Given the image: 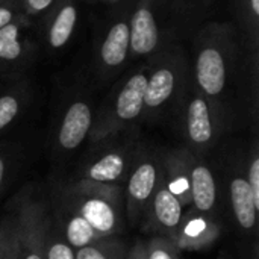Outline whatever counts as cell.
Segmentation results:
<instances>
[{
  "instance_id": "cell-1",
  "label": "cell",
  "mask_w": 259,
  "mask_h": 259,
  "mask_svg": "<svg viewBox=\"0 0 259 259\" xmlns=\"http://www.w3.org/2000/svg\"><path fill=\"white\" fill-rule=\"evenodd\" d=\"M241 47L243 38L229 23H208L194 36L190 62L193 82L220 106L241 65Z\"/></svg>"
},
{
  "instance_id": "cell-2",
  "label": "cell",
  "mask_w": 259,
  "mask_h": 259,
  "mask_svg": "<svg viewBox=\"0 0 259 259\" xmlns=\"http://www.w3.org/2000/svg\"><path fill=\"white\" fill-rule=\"evenodd\" d=\"M193 23V11L179 0H137L129 18L131 58L150 59L178 46Z\"/></svg>"
},
{
  "instance_id": "cell-3",
  "label": "cell",
  "mask_w": 259,
  "mask_h": 259,
  "mask_svg": "<svg viewBox=\"0 0 259 259\" xmlns=\"http://www.w3.org/2000/svg\"><path fill=\"white\" fill-rule=\"evenodd\" d=\"M144 93L143 114L152 115L165 108L173 99L182 97L191 77L190 59L182 46H173L152 56Z\"/></svg>"
},
{
  "instance_id": "cell-4",
  "label": "cell",
  "mask_w": 259,
  "mask_h": 259,
  "mask_svg": "<svg viewBox=\"0 0 259 259\" xmlns=\"http://www.w3.org/2000/svg\"><path fill=\"white\" fill-rule=\"evenodd\" d=\"M149 77V61L146 59L138 70L124 77L111 94L106 106L93 124L94 138L108 137L118 132L126 124L143 115L144 93Z\"/></svg>"
},
{
  "instance_id": "cell-5",
  "label": "cell",
  "mask_w": 259,
  "mask_h": 259,
  "mask_svg": "<svg viewBox=\"0 0 259 259\" xmlns=\"http://www.w3.org/2000/svg\"><path fill=\"white\" fill-rule=\"evenodd\" d=\"M76 212L83 217L100 238L112 237L120 228V188L82 179L73 188Z\"/></svg>"
},
{
  "instance_id": "cell-6",
  "label": "cell",
  "mask_w": 259,
  "mask_h": 259,
  "mask_svg": "<svg viewBox=\"0 0 259 259\" xmlns=\"http://www.w3.org/2000/svg\"><path fill=\"white\" fill-rule=\"evenodd\" d=\"M131 6L118 9V12L103 26L96 44V71L100 79L106 80L118 74L131 59Z\"/></svg>"
},
{
  "instance_id": "cell-7",
  "label": "cell",
  "mask_w": 259,
  "mask_h": 259,
  "mask_svg": "<svg viewBox=\"0 0 259 259\" xmlns=\"http://www.w3.org/2000/svg\"><path fill=\"white\" fill-rule=\"evenodd\" d=\"M182 97L185 99L184 124L190 143L197 149L208 147L222 127L223 108L200 93L193 77H190Z\"/></svg>"
},
{
  "instance_id": "cell-8",
  "label": "cell",
  "mask_w": 259,
  "mask_h": 259,
  "mask_svg": "<svg viewBox=\"0 0 259 259\" xmlns=\"http://www.w3.org/2000/svg\"><path fill=\"white\" fill-rule=\"evenodd\" d=\"M15 259H46L49 219L39 202H27L14 219Z\"/></svg>"
},
{
  "instance_id": "cell-9",
  "label": "cell",
  "mask_w": 259,
  "mask_h": 259,
  "mask_svg": "<svg viewBox=\"0 0 259 259\" xmlns=\"http://www.w3.org/2000/svg\"><path fill=\"white\" fill-rule=\"evenodd\" d=\"M27 18L20 17L0 29V71H14L32 59L33 42L24 29Z\"/></svg>"
},
{
  "instance_id": "cell-10",
  "label": "cell",
  "mask_w": 259,
  "mask_h": 259,
  "mask_svg": "<svg viewBox=\"0 0 259 259\" xmlns=\"http://www.w3.org/2000/svg\"><path fill=\"white\" fill-rule=\"evenodd\" d=\"M93 108L87 100L77 99L68 105L65 109L59 131L58 143L64 150L77 149L93 127Z\"/></svg>"
},
{
  "instance_id": "cell-11",
  "label": "cell",
  "mask_w": 259,
  "mask_h": 259,
  "mask_svg": "<svg viewBox=\"0 0 259 259\" xmlns=\"http://www.w3.org/2000/svg\"><path fill=\"white\" fill-rule=\"evenodd\" d=\"M159 170L153 161H144L137 165L127 182V211L132 220H137L161 181Z\"/></svg>"
},
{
  "instance_id": "cell-12",
  "label": "cell",
  "mask_w": 259,
  "mask_h": 259,
  "mask_svg": "<svg viewBox=\"0 0 259 259\" xmlns=\"http://www.w3.org/2000/svg\"><path fill=\"white\" fill-rule=\"evenodd\" d=\"M77 24V6L76 0H56L47 12L46 23V41L50 49H64Z\"/></svg>"
},
{
  "instance_id": "cell-13",
  "label": "cell",
  "mask_w": 259,
  "mask_h": 259,
  "mask_svg": "<svg viewBox=\"0 0 259 259\" xmlns=\"http://www.w3.org/2000/svg\"><path fill=\"white\" fill-rule=\"evenodd\" d=\"M220 234V228L215 222L206 217H194L190 219L185 225L176 229V232L168 237L173 240L178 249L187 250H199L209 246Z\"/></svg>"
},
{
  "instance_id": "cell-14",
  "label": "cell",
  "mask_w": 259,
  "mask_h": 259,
  "mask_svg": "<svg viewBox=\"0 0 259 259\" xmlns=\"http://www.w3.org/2000/svg\"><path fill=\"white\" fill-rule=\"evenodd\" d=\"M182 203L167 188L164 175L152 196V212L159 229L167 232L170 237L176 232L182 222Z\"/></svg>"
},
{
  "instance_id": "cell-15",
  "label": "cell",
  "mask_w": 259,
  "mask_h": 259,
  "mask_svg": "<svg viewBox=\"0 0 259 259\" xmlns=\"http://www.w3.org/2000/svg\"><path fill=\"white\" fill-rule=\"evenodd\" d=\"M190 181H191V203H194L196 209L200 212L212 211L217 199V188L212 171L199 164L191 156L190 164Z\"/></svg>"
},
{
  "instance_id": "cell-16",
  "label": "cell",
  "mask_w": 259,
  "mask_h": 259,
  "mask_svg": "<svg viewBox=\"0 0 259 259\" xmlns=\"http://www.w3.org/2000/svg\"><path fill=\"white\" fill-rule=\"evenodd\" d=\"M190 164L191 155L188 152L175 153L167 162V175H164V182L167 188L179 199L182 206L191 203Z\"/></svg>"
},
{
  "instance_id": "cell-17",
  "label": "cell",
  "mask_w": 259,
  "mask_h": 259,
  "mask_svg": "<svg viewBox=\"0 0 259 259\" xmlns=\"http://www.w3.org/2000/svg\"><path fill=\"white\" fill-rule=\"evenodd\" d=\"M231 203H232V211L234 215L238 222V225L250 231L256 225V214H258V206L255 203L253 194L250 191V187L244 178H234L231 181Z\"/></svg>"
},
{
  "instance_id": "cell-18",
  "label": "cell",
  "mask_w": 259,
  "mask_h": 259,
  "mask_svg": "<svg viewBox=\"0 0 259 259\" xmlns=\"http://www.w3.org/2000/svg\"><path fill=\"white\" fill-rule=\"evenodd\" d=\"M124 167V156L118 152H111L97 159L93 165H90L85 171L83 179L97 184H112L121 178Z\"/></svg>"
},
{
  "instance_id": "cell-19",
  "label": "cell",
  "mask_w": 259,
  "mask_h": 259,
  "mask_svg": "<svg viewBox=\"0 0 259 259\" xmlns=\"http://www.w3.org/2000/svg\"><path fill=\"white\" fill-rule=\"evenodd\" d=\"M237 18L246 44L256 52L259 38V0H237Z\"/></svg>"
},
{
  "instance_id": "cell-20",
  "label": "cell",
  "mask_w": 259,
  "mask_h": 259,
  "mask_svg": "<svg viewBox=\"0 0 259 259\" xmlns=\"http://www.w3.org/2000/svg\"><path fill=\"white\" fill-rule=\"evenodd\" d=\"M74 259H126V252L121 243L108 237L77 249L74 252Z\"/></svg>"
},
{
  "instance_id": "cell-21",
  "label": "cell",
  "mask_w": 259,
  "mask_h": 259,
  "mask_svg": "<svg viewBox=\"0 0 259 259\" xmlns=\"http://www.w3.org/2000/svg\"><path fill=\"white\" fill-rule=\"evenodd\" d=\"M65 238H67V244L71 249L77 250L85 246H90L91 243L97 241L100 237L83 217H80L79 214H74L67 223Z\"/></svg>"
},
{
  "instance_id": "cell-22",
  "label": "cell",
  "mask_w": 259,
  "mask_h": 259,
  "mask_svg": "<svg viewBox=\"0 0 259 259\" xmlns=\"http://www.w3.org/2000/svg\"><path fill=\"white\" fill-rule=\"evenodd\" d=\"M147 259H179V249L168 237H153L146 244Z\"/></svg>"
},
{
  "instance_id": "cell-23",
  "label": "cell",
  "mask_w": 259,
  "mask_h": 259,
  "mask_svg": "<svg viewBox=\"0 0 259 259\" xmlns=\"http://www.w3.org/2000/svg\"><path fill=\"white\" fill-rule=\"evenodd\" d=\"M21 111V94L6 93L0 96V131L8 127Z\"/></svg>"
},
{
  "instance_id": "cell-24",
  "label": "cell",
  "mask_w": 259,
  "mask_h": 259,
  "mask_svg": "<svg viewBox=\"0 0 259 259\" xmlns=\"http://www.w3.org/2000/svg\"><path fill=\"white\" fill-rule=\"evenodd\" d=\"M0 259H15V223H0Z\"/></svg>"
},
{
  "instance_id": "cell-25",
  "label": "cell",
  "mask_w": 259,
  "mask_h": 259,
  "mask_svg": "<svg viewBox=\"0 0 259 259\" xmlns=\"http://www.w3.org/2000/svg\"><path fill=\"white\" fill-rule=\"evenodd\" d=\"M46 259H74V250L65 241L47 237Z\"/></svg>"
},
{
  "instance_id": "cell-26",
  "label": "cell",
  "mask_w": 259,
  "mask_h": 259,
  "mask_svg": "<svg viewBox=\"0 0 259 259\" xmlns=\"http://www.w3.org/2000/svg\"><path fill=\"white\" fill-rule=\"evenodd\" d=\"M56 0H20L21 12L29 20V17H38L47 14L49 9L55 5Z\"/></svg>"
},
{
  "instance_id": "cell-27",
  "label": "cell",
  "mask_w": 259,
  "mask_h": 259,
  "mask_svg": "<svg viewBox=\"0 0 259 259\" xmlns=\"http://www.w3.org/2000/svg\"><path fill=\"white\" fill-rule=\"evenodd\" d=\"M24 17L21 12V5L20 2H11V3H2L0 5V29L14 20ZM26 18V17H24Z\"/></svg>"
},
{
  "instance_id": "cell-28",
  "label": "cell",
  "mask_w": 259,
  "mask_h": 259,
  "mask_svg": "<svg viewBox=\"0 0 259 259\" xmlns=\"http://www.w3.org/2000/svg\"><path fill=\"white\" fill-rule=\"evenodd\" d=\"M247 184L250 187V191L253 194V199H255V203L259 208V158L255 156L250 162V167H249V171H247Z\"/></svg>"
},
{
  "instance_id": "cell-29",
  "label": "cell",
  "mask_w": 259,
  "mask_h": 259,
  "mask_svg": "<svg viewBox=\"0 0 259 259\" xmlns=\"http://www.w3.org/2000/svg\"><path fill=\"white\" fill-rule=\"evenodd\" d=\"M126 259H147L146 256V244L144 243H137L132 250L129 252Z\"/></svg>"
},
{
  "instance_id": "cell-30",
  "label": "cell",
  "mask_w": 259,
  "mask_h": 259,
  "mask_svg": "<svg viewBox=\"0 0 259 259\" xmlns=\"http://www.w3.org/2000/svg\"><path fill=\"white\" fill-rule=\"evenodd\" d=\"M3 179H5V161L3 158L0 156V187L3 184Z\"/></svg>"
},
{
  "instance_id": "cell-31",
  "label": "cell",
  "mask_w": 259,
  "mask_h": 259,
  "mask_svg": "<svg viewBox=\"0 0 259 259\" xmlns=\"http://www.w3.org/2000/svg\"><path fill=\"white\" fill-rule=\"evenodd\" d=\"M11 2H20V0H0V5L2 3H11Z\"/></svg>"
}]
</instances>
